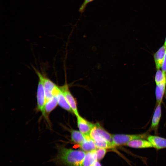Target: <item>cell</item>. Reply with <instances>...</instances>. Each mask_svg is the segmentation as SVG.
Segmentation results:
<instances>
[{
    "mask_svg": "<svg viewBox=\"0 0 166 166\" xmlns=\"http://www.w3.org/2000/svg\"><path fill=\"white\" fill-rule=\"evenodd\" d=\"M58 105L57 94L54 95L50 99L47 101L44 108V117L49 121V114L55 109Z\"/></svg>",
    "mask_w": 166,
    "mask_h": 166,
    "instance_id": "cell-11",
    "label": "cell"
},
{
    "mask_svg": "<svg viewBox=\"0 0 166 166\" xmlns=\"http://www.w3.org/2000/svg\"><path fill=\"white\" fill-rule=\"evenodd\" d=\"M107 149L105 148H97L95 150L98 160H100L104 157L107 152Z\"/></svg>",
    "mask_w": 166,
    "mask_h": 166,
    "instance_id": "cell-19",
    "label": "cell"
},
{
    "mask_svg": "<svg viewBox=\"0 0 166 166\" xmlns=\"http://www.w3.org/2000/svg\"><path fill=\"white\" fill-rule=\"evenodd\" d=\"M79 146L81 150L85 152L94 151L97 148L94 141L89 136H86L85 140Z\"/></svg>",
    "mask_w": 166,
    "mask_h": 166,
    "instance_id": "cell-13",
    "label": "cell"
},
{
    "mask_svg": "<svg viewBox=\"0 0 166 166\" xmlns=\"http://www.w3.org/2000/svg\"><path fill=\"white\" fill-rule=\"evenodd\" d=\"M71 140L74 143L80 145L85 140L86 136L79 130L71 129L70 130Z\"/></svg>",
    "mask_w": 166,
    "mask_h": 166,
    "instance_id": "cell-15",
    "label": "cell"
},
{
    "mask_svg": "<svg viewBox=\"0 0 166 166\" xmlns=\"http://www.w3.org/2000/svg\"><path fill=\"white\" fill-rule=\"evenodd\" d=\"M97 160L95 150L86 152L83 162V166H92Z\"/></svg>",
    "mask_w": 166,
    "mask_h": 166,
    "instance_id": "cell-17",
    "label": "cell"
},
{
    "mask_svg": "<svg viewBox=\"0 0 166 166\" xmlns=\"http://www.w3.org/2000/svg\"><path fill=\"white\" fill-rule=\"evenodd\" d=\"M92 166H102L98 160H96Z\"/></svg>",
    "mask_w": 166,
    "mask_h": 166,
    "instance_id": "cell-22",
    "label": "cell"
},
{
    "mask_svg": "<svg viewBox=\"0 0 166 166\" xmlns=\"http://www.w3.org/2000/svg\"><path fill=\"white\" fill-rule=\"evenodd\" d=\"M60 87L63 93L68 104L72 110L73 113L76 117L79 114L77 109V101L69 90L67 82L65 81V83L64 85Z\"/></svg>",
    "mask_w": 166,
    "mask_h": 166,
    "instance_id": "cell-5",
    "label": "cell"
},
{
    "mask_svg": "<svg viewBox=\"0 0 166 166\" xmlns=\"http://www.w3.org/2000/svg\"><path fill=\"white\" fill-rule=\"evenodd\" d=\"M125 146L135 148H146L153 147L151 143L148 140L136 139L130 141Z\"/></svg>",
    "mask_w": 166,
    "mask_h": 166,
    "instance_id": "cell-9",
    "label": "cell"
},
{
    "mask_svg": "<svg viewBox=\"0 0 166 166\" xmlns=\"http://www.w3.org/2000/svg\"><path fill=\"white\" fill-rule=\"evenodd\" d=\"M155 81L156 85L166 82V73L160 69L157 70L155 75Z\"/></svg>",
    "mask_w": 166,
    "mask_h": 166,
    "instance_id": "cell-18",
    "label": "cell"
},
{
    "mask_svg": "<svg viewBox=\"0 0 166 166\" xmlns=\"http://www.w3.org/2000/svg\"><path fill=\"white\" fill-rule=\"evenodd\" d=\"M164 45L165 46H166V37H165V41H164Z\"/></svg>",
    "mask_w": 166,
    "mask_h": 166,
    "instance_id": "cell-23",
    "label": "cell"
},
{
    "mask_svg": "<svg viewBox=\"0 0 166 166\" xmlns=\"http://www.w3.org/2000/svg\"><path fill=\"white\" fill-rule=\"evenodd\" d=\"M79 131L85 136H89L94 124L91 123L79 115L76 117Z\"/></svg>",
    "mask_w": 166,
    "mask_h": 166,
    "instance_id": "cell-7",
    "label": "cell"
},
{
    "mask_svg": "<svg viewBox=\"0 0 166 166\" xmlns=\"http://www.w3.org/2000/svg\"><path fill=\"white\" fill-rule=\"evenodd\" d=\"M149 135L148 132L138 134H113V144L116 146L125 144L130 141L136 139H147Z\"/></svg>",
    "mask_w": 166,
    "mask_h": 166,
    "instance_id": "cell-4",
    "label": "cell"
},
{
    "mask_svg": "<svg viewBox=\"0 0 166 166\" xmlns=\"http://www.w3.org/2000/svg\"><path fill=\"white\" fill-rule=\"evenodd\" d=\"M89 136L94 143L106 141L111 144L113 148H114L113 143V134L106 131L99 123L94 124Z\"/></svg>",
    "mask_w": 166,
    "mask_h": 166,
    "instance_id": "cell-2",
    "label": "cell"
},
{
    "mask_svg": "<svg viewBox=\"0 0 166 166\" xmlns=\"http://www.w3.org/2000/svg\"><path fill=\"white\" fill-rule=\"evenodd\" d=\"M57 153L51 160L59 166H83L86 152L81 150L68 148L64 146H57Z\"/></svg>",
    "mask_w": 166,
    "mask_h": 166,
    "instance_id": "cell-1",
    "label": "cell"
},
{
    "mask_svg": "<svg viewBox=\"0 0 166 166\" xmlns=\"http://www.w3.org/2000/svg\"><path fill=\"white\" fill-rule=\"evenodd\" d=\"M94 0H84L79 9V11L82 13L85 11L87 5Z\"/></svg>",
    "mask_w": 166,
    "mask_h": 166,
    "instance_id": "cell-20",
    "label": "cell"
},
{
    "mask_svg": "<svg viewBox=\"0 0 166 166\" xmlns=\"http://www.w3.org/2000/svg\"><path fill=\"white\" fill-rule=\"evenodd\" d=\"M166 50V46H161L154 55V59L156 70L162 67Z\"/></svg>",
    "mask_w": 166,
    "mask_h": 166,
    "instance_id": "cell-12",
    "label": "cell"
},
{
    "mask_svg": "<svg viewBox=\"0 0 166 166\" xmlns=\"http://www.w3.org/2000/svg\"><path fill=\"white\" fill-rule=\"evenodd\" d=\"M59 87V89L57 94L58 105L61 108L64 110L73 113V112L68 104L63 92L61 89L60 86Z\"/></svg>",
    "mask_w": 166,
    "mask_h": 166,
    "instance_id": "cell-14",
    "label": "cell"
},
{
    "mask_svg": "<svg viewBox=\"0 0 166 166\" xmlns=\"http://www.w3.org/2000/svg\"><path fill=\"white\" fill-rule=\"evenodd\" d=\"M162 71L166 73V46L165 53L164 56L163 63L161 67Z\"/></svg>",
    "mask_w": 166,
    "mask_h": 166,
    "instance_id": "cell-21",
    "label": "cell"
},
{
    "mask_svg": "<svg viewBox=\"0 0 166 166\" xmlns=\"http://www.w3.org/2000/svg\"><path fill=\"white\" fill-rule=\"evenodd\" d=\"M166 87V82L156 85L155 96L157 104L161 103L164 96Z\"/></svg>",
    "mask_w": 166,
    "mask_h": 166,
    "instance_id": "cell-16",
    "label": "cell"
},
{
    "mask_svg": "<svg viewBox=\"0 0 166 166\" xmlns=\"http://www.w3.org/2000/svg\"><path fill=\"white\" fill-rule=\"evenodd\" d=\"M147 140L151 143L153 147L156 150L166 148V138L157 136L149 135Z\"/></svg>",
    "mask_w": 166,
    "mask_h": 166,
    "instance_id": "cell-10",
    "label": "cell"
},
{
    "mask_svg": "<svg viewBox=\"0 0 166 166\" xmlns=\"http://www.w3.org/2000/svg\"><path fill=\"white\" fill-rule=\"evenodd\" d=\"M43 84L46 102L54 95L57 94L59 89V86L44 75L43 76Z\"/></svg>",
    "mask_w": 166,
    "mask_h": 166,
    "instance_id": "cell-6",
    "label": "cell"
},
{
    "mask_svg": "<svg viewBox=\"0 0 166 166\" xmlns=\"http://www.w3.org/2000/svg\"><path fill=\"white\" fill-rule=\"evenodd\" d=\"M161 103L157 104L152 118L150 130L157 132L161 115Z\"/></svg>",
    "mask_w": 166,
    "mask_h": 166,
    "instance_id": "cell-8",
    "label": "cell"
},
{
    "mask_svg": "<svg viewBox=\"0 0 166 166\" xmlns=\"http://www.w3.org/2000/svg\"><path fill=\"white\" fill-rule=\"evenodd\" d=\"M34 70L38 77V82L37 92V111L41 112L44 116V108L46 98L43 84L44 75L36 69Z\"/></svg>",
    "mask_w": 166,
    "mask_h": 166,
    "instance_id": "cell-3",
    "label": "cell"
}]
</instances>
